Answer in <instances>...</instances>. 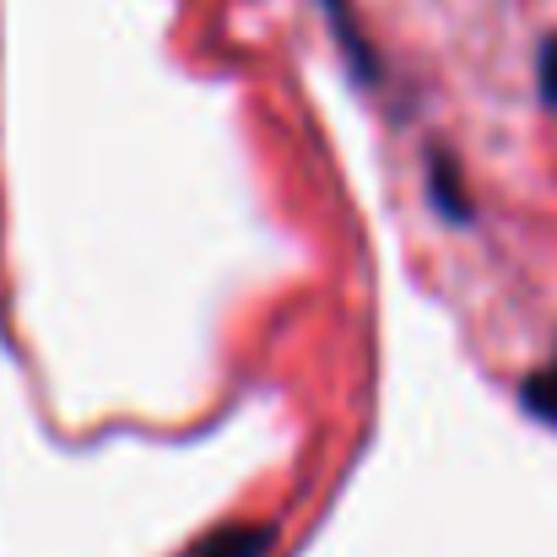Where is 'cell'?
Here are the masks:
<instances>
[{"label":"cell","instance_id":"6da1fadb","mask_svg":"<svg viewBox=\"0 0 557 557\" xmlns=\"http://www.w3.org/2000/svg\"><path fill=\"white\" fill-rule=\"evenodd\" d=\"M276 542L271 525H227L216 536H206L189 557H265V547Z\"/></svg>","mask_w":557,"mask_h":557},{"label":"cell","instance_id":"7a4b0ae2","mask_svg":"<svg viewBox=\"0 0 557 557\" xmlns=\"http://www.w3.org/2000/svg\"><path fill=\"white\" fill-rule=\"evenodd\" d=\"M525 406H531L542 422H557V358L547 369H536V379L525 384Z\"/></svg>","mask_w":557,"mask_h":557},{"label":"cell","instance_id":"3957f363","mask_svg":"<svg viewBox=\"0 0 557 557\" xmlns=\"http://www.w3.org/2000/svg\"><path fill=\"white\" fill-rule=\"evenodd\" d=\"M542 103L557 109V38L542 44Z\"/></svg>","mask_w":557,"mask_h":557}]
</instances>
